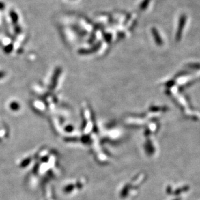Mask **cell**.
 I'll return each mask as SVG.
<instances>
[{
    "mask_svg": "<svg viewBox=\"0 0 200 200\" xmlns=\"http://www.w3.org/2000/svg\"><path fill=\"white\" fill-rule=\"evenodd\" d=\"M153 33H154V35H155V36H157V32H156V29H153ZM156 38V42H157V43H158L159 44H161V43H162L161 40V39H159V38H158V36H157Z\"/></svg>",
    "mask_w": 200,
    "mask_h": 200,
    "instance_id": "1",
    "label": "cell"
}]
</instances>
